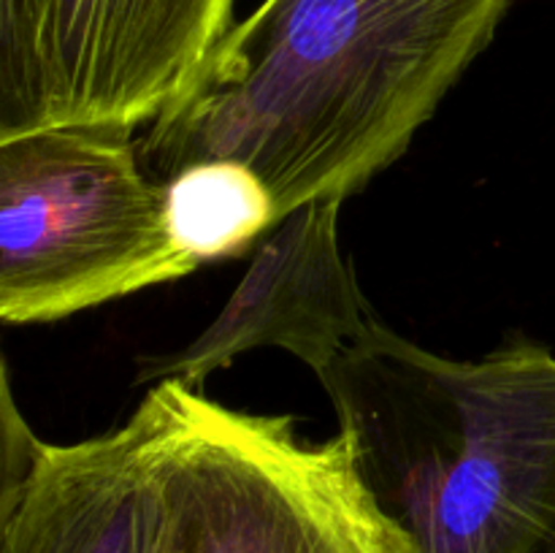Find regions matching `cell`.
<instances>
[{
	"mask_svg": "<svg viewBox=\"0 0 555 553\" xmlns=\"http://www.w3.org/2000/svg\"><path fill=\"white\" fill-rule=\"evenodd\" d=\"M345 201H312L282 217L253 255L222 312L179 350L144 358L135 383L201 385L260 347H280L323 374L379 318L339 244Z\"/></svg>",
	"mask_w": 555,
	"mask_h": 553,
	"instance_id": "obj_7",
	"label": "cell"
},
{
	"mask_svg": "<svg viewBox=\"0 0 555 553\" xmlns=\"http://www.w3.org/2000/svg\"><path fill=\"white\" fill-rule=\"evenodd\" d=\"M513 0H266L225 33L195 85L139 139L155 179L238 160L276 222L345 201L393 166Z\"/></svg>",
	"mask_w": 555,
	"mask_h": 553,
	"instance_id": "obj_1",
	"label": "cell"
},
{
	"mask_svg": "<svg viewBox=\"0 0 555 553\" xmlns=\"http://www.w3.org/2000/svg\"><path fill=\"white\" fill-rule=\"evenodd\" d=\"M193 271L133 133L43 128L0 139L5 325L54 323Z\"/></svg>",
	"mask_w": 555,
	"mask_h": 553,
	"instance_id": "obj_4",
	"label": "cell"
},
{
	"mask_svg": "<svg viewBox=\"0 0 555 553\" xmlns=\"http://www.w3.org/2000/svg\"><path fill=\"white\" fill-rule=\"evenodd\" d=\"M173 247L195 271L236 258L276 226L263 179L238 160H201L163 179Z\"/></svg>",
	"mask_w": 555,
	"mask_h": 553,
	"instance_id": "obj_8",
	"label": "cell"
},
{
	"mask_svg": "<svg viewBox=\"0 0 555 553\" xmlns=\"http://www.w3.org/2000/svg\"><path fill=\"white\" fill-rule=\"evenodd\" d=\"M0 553H163L157 407L70 445L43 442L3 404Z\"/></svg>",
	"mask_w": 555,
	"mask_h": 553,
	"instance_id": "obj_6",
	"label": "cell"
},
{
	"mask_svg": "<svg viewBox=\"0 0 555 553\" xmlns=\"http://www.w3.org/2000/svg\"><path fill=\"white\" fill-rule=\"evenodd\" d=\"M363 480L421 553H555V356L459 361L379 320L318 374Z\"/></svg>",
	"mask_w": 555,
	"mask_h": 553,
	"instance_id": "obj_2",
	"label": "cell"
},
{
	"mask_svg": "<svg viewBox=\"0 0 555 553\" xmlns=\"http://www.w3.org/2000/svg\"><path fill=\"white\" fill-rule=\"evenodd\" d=\"M163 553H421L363 480L350 437H298L293 415H258L160 380Z\"/></svg>",
	"mask_w": 555,
	"mask_h": 553,
	"instance_id": "obj_3",
	"label": "cell"
},
{
	"mask_svg": "<svg viewBox=\"0 0 555 553\" xmlns=\"http://www.w3.org/2000/svg\"><path fill=\"white\" fill-rule=\"evenodd\" d=\"M236 0H0V139L133 133L195 85Z\"/></svg>",
	"mask_w": 555,
	"mask_h": 553,
	"instance_id": "obj_5",
	"label": "cell"
}]
</instances>
